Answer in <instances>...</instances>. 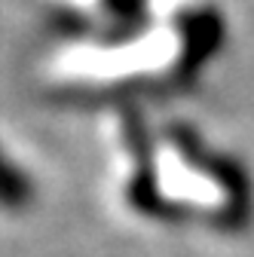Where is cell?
<instances>
[{"mask_svg":"<svg viewBox=\"0 0 254 257\" xmlns=\"http://www.w3.org/2000/svg\"><path fill=\"white\" fill-rule=\"evenodd\" d=\"M220 40H224V25L217 13H190L184 22V71H199V64L217 52Z\"/></svg>","mask_w":254,"mask_h":257,"instance_id":"obj_1","label":"cell"},{"mask_svg":"<svg viewBox=\"0 0 254 257\" xmlns=\"http://www.w3.org/2000/svg\"><path fill=\"white\" fill-rule=\"evenodd\" d=\"M37 199V184L16 159L13 153L0 144V211L22 214L34 205Z\"/></svg>","mask_w":254,"mask_h":257,"instance_id":"obj_2","label":"cell"}]
</instances>
